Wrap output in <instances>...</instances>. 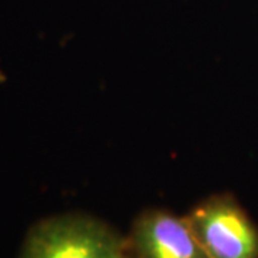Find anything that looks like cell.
<instances>
[{
    "instance_id": "1",
    "label": "cell",
    "mask_w": 258,
    "mask_h": 258,
    "mask_svg": "<svg viewBox=\"0 0 258 258\" xmlns=\"http://www.w3.org/2000/svg\"><path fill=\"white\" fill-rule=\"evenodd\" d=\"M125 248L108 224L83 214H63L33 225L19 258H123Z\"/></svg>"
},
{
    "instance_id": "4",
    "label": "cell",
    "mask_w": 258,
    "mask_h": 258,
    "mask_svg": "<svg viewBox=\"0 0 258 258\" xmlns=\"http://www.w3.org/2000/svg\"><path fill=\"white\" fill-rule=\"evenodd\" d=\"M123 258H135V257H129V255H126V254H125V257Z\"/></svg>"
},
{
    "instance_id": "2",
    "label": "cell",
    "mask_w": 258,
    "mask_h": 258,
    "mask_svg": "<svg viewBox=\"0 0 258 258\" xmlns=\"http://www.w3.org/2000/svg\"><path fill=\"white\" fill-rule=\"evenodd\" d=\"M210 258H258V228L230 195H215L185 217Z\"/></svg>"
},
{
    "instance_id": "3",
    "label": "cell",
    "mask_w": 258,
    "mask_h": 258,
    "mask_svg": "<svg viewBox=\"0 0 258 258\" xmlns=\"http://www.w3.org/2000/svg\"><path fill=\"white\" fill-rule=\"evenodd\" d=\"M129 248L135 258H210L185 218L161 210L139 215L132 227Z\"/></svg>"
}]
</instances>
